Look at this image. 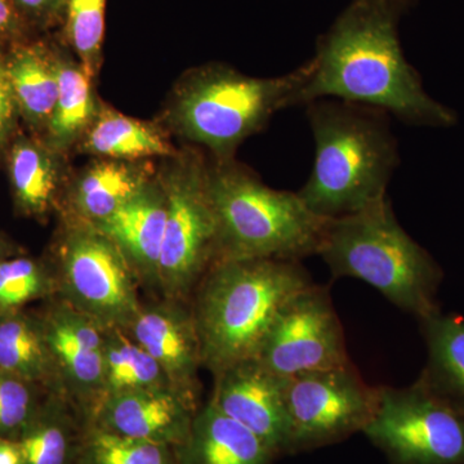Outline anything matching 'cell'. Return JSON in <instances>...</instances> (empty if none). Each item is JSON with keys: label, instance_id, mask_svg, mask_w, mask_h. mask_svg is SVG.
I'll return each instance as SVG.
<instances>
[{"label": "cell", "instance_id": "obj_1", "mask_svg": "<svg viewBox=\"0 0 464 464\" xmlns=\"http://www.w3.org/2000/svg\"><path fill=\"white\" fill-rule=\"evenodd\" d=\"M404 12L392 0H353L317 41L298 106L340 100L406 124H456V112L427 93L406 60L398 29Z\"/></svg>", "mask_w": 464, "mask_h": 464}, {"label": "cell", "instance_id": "obj_2", "mask_svg": "<svg viewBox=\"0 0 464 464\" xmlns=\"http://www.w3.org/2000/svg\"><path fill=\"white\" fill-rule=\"evenodd\" d=\"M306 108L315 141L313 169L298 191L306 206L324 218H340L384 199L400 163L390 116L340 100Z\"/></svg>", "mask_w": 464, "mask_h": 464}, {"label": "cell", "instance_id": "obj_3", "mask_svg": "<svg viewBox=\"0 0 464 464\" xmlns=\"http://www.w3.org/2000/svg\"><path fill=\"white\" fill-rule=\"evenodd\" d=\"M311 284L299 261L216 262L191 295L203 368L216 375L255 359L284 304Z\"/></svg>", "mask_w": 464, "mask_h": 464}, {"label": "cell", "instance_id": "obj_4", "mask_svg": "<svg viewBox=\"0 0 464 464\" xmlns=\"http://www.w3.org/2000/svg\"><path fill=\"white\" fill-rule=\"evenodd\" d=\"M317 256L333 276L369 284L418 320L440 310L441 267L400 225L389 197L332 218Z\"/></svg>", "mask_w": 464, "mask_h": 464}, {"label": "cell", "instance_id": "obj_5", "mask_svg": "<svg viewBox=\"0 0 464 464\" xmlns=\"http://www.w3.org/2000/svg\"><path fill=\"white\" fill-rule=\"evenodd\" d=\"M217 222V262L317 255L332 218L317 216L298 192L275 190L228 160L208 168Z\"/></svg>", "mask_w": 464, "mask_h": 464}, {"label": "cell", "instance_id": "obj_6", "mask_svg": "<svg viewBox=\"0 0 464 464\" xmlns=\"http://www.w3.org/2000/svg\"><path fill=\"white\" fill-rule=\"evenodd\" d=\"M310 72V60L275 78H253L225 65L201 67L177 94V127L217 160H228L276 112L298 106Z\"/></svg>", "mask_w": 464, "mask_h": 464}, {"label": "cell", "instance_id": "obj_7", "mask_svg": "<svg viewBox=\"0 0 464 464\" xmlns=\"http://www.w3.org/2000/svg\"><path fill=\"white\" fill-rule=\"evenodd\" d=\"M53 265L57 295L105 331H124L139 314L140 283L123 253L90 225L65 221Z\"/></svg>", "mask_w": 464, "mask_h": 464}, {"label": "cell", "instance_id": "obj_8", "mask_svg": "<svg viewBox=\"0 0 464 464\" xmlns=\"http://www.w3.org/2000/svg\"><path fill=\"white\" fill-rule=\"evenodd\" d=\"M167 221L159 264L161 297L188 301L217 262V222L208 167L199 158H183L163 182Z\"/></svg>", "mask_w": 464, "mask_h": 464}, {"label": "cell", "instance_id": "obj_9", "mask_svg": "<svg viewBox=\"0 0 464 464\" xmlns=\"http://www.w3.org/2000/svg\"><path fill=\"white\" fill-rule=\"evenodd\" d=\"M391 464H464V415L420 384L380 386L362 431Z\"/></svg>", "mask_w": 464, "mask_h": 464}, {"label": "cell", "instance_id": "obj_10", "mask_svg": "<svg viewBox=\"0 0 464 464\" xmlns=\"http://www.w3.org/2000/svg\"><path fill=\"white\" fill-rule=\"evenodd\" d=\"M380 386L351 362L285 378L288 454L325 447L362 432L377 411Z\"/></svg>", "mask_w": 464, "mask_h": 464}, {"label": "cell", "instance_id": "obj_11", "mask_svg": "<svg viewBox=\"0 0 464 464\" xmlns=\"http://www.w3.org/2000/svg\"><path fill=\"white\" fill-rule=\"evenodd\" d=\"M255 359L282 378L351 364L329 289L314 283L290 298Z\"/></svg>", "mask_w": 464, "mask_h": 464}, {"label": "cell", "instance_id": "obj_12", "mask_svg": "<svg viewBox=\"0 0 464 464\" xmlns=\"http://www.w3.org/2000/svg\"><path fill=\"white\" fill-rule=\"evenodd\" d=\"M63 395L88 422L103 398L105 329L58 297L38 308Z\"/></svg>", "mask_w": 464, "mask_h": 464}, {"label": "cell", "instance_id": "obj_13", "mask_svg": "<svg viewBox=\"0 0 464 464\" xmlns=\"http://www.w3.org/2000/svg\"><path fill=\"white\" fill-rule=\"evenodd\" d=\"M123 332L158 362L177 393L198 405L203 362L188 301L161 297L152 304H142Z\"/></svg>", "mask_w": 464, "mask_h": 464}, {"label": "cell", "instance_id": "obj_14", "mask_svg": "<svg viewBox=\"0 0 464 464\" xmlns=\"http://www.w3.org/2000/svg\"><path fill=\"white\" fill-rule=\"evenodd\" d=\"M215 377L209 401L265 442L275 456L288 453L285 378L257 359L243 360Z\"/></svg>", "mask_w": 464, "mask_h": 464}, {"label": "cell", "instance_id": "obj_15", "mask_svg": "<svg viewBox=\"0 0 464 464\" xmlns=\"http://www.w3.org/2000/svg\"><path fill=\"white\" fill-rule=\"evenodd\" d=\"M199 406L172 389L111 393L101 400L90 420L106 431L176 448L190 432Z\"/></svg>", "mask_w": 464, "mask_h": 464}, {"label": "cell", "instance_id": "obj_16", "mask_svg": "<svg viewBox=\"0 0 464 464\" xmlns=\"http://www.w3.org/2000/svg\"><path fill=\"white\" fill-rule=\"evenodd\" d=\"M166 221V192L163 186L150 182L93 227L123 253L140 285L159 293V264Z\"/></svg>", "mask_w": 464, "mask_h": 464}, {"label": "cell", "instance_id": "obj_17", "mask_svg": "<svg viewBox=\"0 0 464 464\" xmlns=\"http://www.w3.org/2000/svg\"><path fill=\"white\" fill-rule=\"evenodd\" d=\"M173 450L177 464H270L276 457L210 401L198 409L188 438Z\"/></svg>", "mask_w": 464, "mask_h": 464}, {"label": "cell", "instance_id": "obj_18", "mask_svg": "<svg viewBox=\"0 0 464 464\" xmlns=\"http://www.w3.org/2000/svg\"><path fill=\"white\" fill-rule=\"evenodd\" d=\"M150 182L148 168L134 160L100 161L72 186L67 197L65 221L99 225Z\"/></svg>", "mask_w": 464, "mask_h": 464}, {"label": "cell", "instance_id": "obj_19", "mask_svg": "<svg viewBox=\"0 0 464 464\" xmlns=\"http://www.w3.org/2000/svg\"><path fill=\"white\" fill-rule=\"evenodd\" d=\"M418 322L427 362L415 383L464 415V317L438 310Z\"/></svg>", "mask_w": 464, "mask_h": 464}, {"label": "cell", "instance_id": "obj_20", "mask_svg": "<svg viewBox=\"0 0 464 464\" xmlns=\"http://www.w3.org/2000/svg\"><path fill=\"white\" fill-rule=\"evenodd\" d=\"M0 368L47 392L63 393L38 311L24 308L0 315Z\"/></svg>", "mask_w": 464, "mask_h": 464}, {"label": "cell", "instance_id": "obj_21", "mask_svg": "<svg viewBox=\"0 0 464 464\" xmlns=\"http://www.w3.org/2000/svg\"><path fill=\"white\" fill-rule=\"evenodd\" d=\"M81 415L63 393L50 392L18 438L24 464H76ZM84 426V424H83Z\"/></svg>", "mask_w": 464, "mask_h": 464}, {"label": "cell", "instance_id": "obj_22", "mask_svg": "<svg viewBox=\"0 0 464 464\" xmlns=\"http://www.w3.org/2000/svg\"><path fill=\"white\" fill-rule=\"evenodd\" d=\"M5 63L18 110L33 124L48 125L58 94L57 57L35 43L16 45Z\"/></svg>", "mask_w": 464, "mask_h": 464}, {"label": "cell", "instance_id": "obj_23", "mask_svg": "<svg viewBox=\"0 0 464 464\" xmlns=\"http://www.w3.org/2000/svg\"><path fill=\"white\" fill-rule=\"evenodd\" d=\"M9 177L18 213L38 219L47 216L56 203L58 185L56 163L48 150L30 140L14 143Z\"/></svg>", "mask_w": 464, "mask_h": 464}, {"label": "cell", "instance_id": "obj_24", "mask_svg": "<svg viewBox=\"0 0 464 464\" xmlns=\"http://www.w3.org/2000/svg\"><path fill=\"white\" fill-rule=\"evenodd\" d=\"M83 143L90 154L116 160L166 157L172 152L166 140L151 125L116 111L97 116L85 132Z\"/></svg>", "mask_w": 464, "mask_h": 464}, {"label": "cell", "instance_id": "obj_25", "mask_svg": "<svg viewBox=\"0 0 464 464\" xmlns=\"http://www.w3.org/2000/svg\"><path fill=\"white\" fill-rule=\"evenodd\" d=\"M58 94L48 123L53 148L66 149L87 132L96 115L91 76L78 63L57 57Z\"/></svg>", "mask_w": 464, "mask_h": 464}, {"label": "cell", "instance_id": "obj_26", "mask_svg": "<svg viewBox=\"0 0 464 464\" xmlns=\"http://www.w3.org/2000/svg\"><path fill=\"white\" fill-rule=\"evenodd\" d=\"M164 387L172 389L160 366L139 343L121 329L105 331L103 398L124 391Z\"/></svg>", "mask_w": 464, "mask_h": 464}, {"label": "cell", "instance_id": "obj_27", "mask_svg": "<svg viewBox=\"0 0 464 464\" xmlns=\"http://www.w3.org/2000/svg\"><path fill=\"white\" fill-rule=\"evenodd\" d=\"M76 464H177L173 448L84 423Z\"/></svg>", "mask_w": 464, "mask_h": 464}, {"label": "cell", "instance_id": "obj_28", "mask_svg": "<svg viewBox=\"0 0 464 464\" xmlns=\"http://www.w3.org/2000/svg\"><path fill=\"white\" fill-rule=\"evenodd\" d=\"M57 289L51 261L21 255L0 262V315L54 298Z\"/></svg>", "mask_w": 464, "mask_h": 464}, {"label": "cell", "instance_id": "obj_29", "mask_svg": "<svg viewBox=\"0 0 464 464\" xmlns=\"http://www.w3.org/2000/svg\"><path fill=\"white\" fill-rule=\"evenodd\" d=\"M106 0H67L65 38L91 76L100 66L105 35Z\"/></svg>", "mask_w": 464, "mask_h": 464}, {"label": "cell", "instance_id": "obj_30", "mask_svg": "<svg viewBox=\"0 0 464 464\" xmlns=\"http://www.w3.org/2000/svg\"><path fill=\"white\" fill-rule=\"evenodd\" d=\"M48 393L0 368V438H20Z\"/></svg>", "mask_w": 464, "mask_h": 464}, {"label": "cell", "instance_id": "obj_31", "mask_svg": "<svg viewBox=\"0 0 464 464\" xmlns=\"http://www.w3.org/2000/svg\"><path fill=\"white\" fill-rule=\"evenodd\" d=\"M24 20L50 26L65 16L67 0H14Z\"/></svg>", "mask_w": 464, "mask_h": 464}, {"label": "cell", "instance_id": "obj_32", "mask_svg": "<svg viewBox=\"0 0 464 464\" xmlns=\"http://www.w3.org/2000/svg\"><path fill=\"white\" fill-rule=\"evenodd\" d=\"M17 103L12 91L5 57L0 53V148L7 143L16 124Z\"/></svg>", "mask_w": 464, "mask_h": 464}, {"label": "cell", "instance_id": "obj_33", "mask_svg": "<svg viewBox=\"0 0 464 464\" xmlns=\"http://www.w3.org/2000/svg\"><path fill=\"white\" fill-rule=\"evenodd\" d=\"M25 20L14 0H0V41H16L23 35Z\"/></svg>", "mask_w": 464, "mask_h": 464}, {"label": "cell", "instance_id": "obj_34", "mask_svg": "<svg viewBox=\"0 0 464 464\" xmlns=\"http://www.w3.org/2000/svg\"><path fill=\"white\" fill-rule=\"evenodd\" d=\"M0 464H24L23 450L18 440L0 438Z\"/></svg>", "mask_w": 464, "mask_h": 464}, {"label": "cell", "instance_id": "obj_35", "mask_svg": "<svg viewBox=\"0 0 464 464\" xmlns=\"http://www.w3.org/2000/svg\"><path fill=\"white\" fill-rule=\"evenodd\" d=\"M21 255H23V249L18 248L16 244L0 235V262Z\"/></svg>", "mask_w": 464, "mask_h": 464}, {"label": "cell", "instance_id": "obj_36", "mask_svg": "<svg viewBox=\"0 0 464 464\" xmlns=\"http://www.w3.org/2000/svg\"><path fill=\"white\" fill-rule=\"evenodd\" d=\"M392 2H395L396 5H399L406 12L414 5L415 0H392Z\"/></svg>", "mask_w": 464, "mask_h": 464}]
</instances>
